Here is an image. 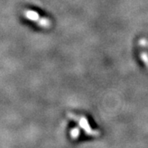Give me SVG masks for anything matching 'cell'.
I'll return each mask as SVG.
<instances>
[{
    "instance_id": "obj_1",
    "label": "cell",
    "mask_w": 148,
    "mask_h": 148,
    "mask_svg": "<svg viewBox=\"0 0 148 148\" xmlns=\"http://www.w3.org/2000/svg\"><path fill=\"white\" fill-rule=\"evenodd\" d=\"M69 120L73 126L70 127L71 132L75 134L76 138L82 133L86 136H97L100 132L98 128L93 124V122L89 117L83 114L77 113H69Z\"/></svg>"
},
{
    "instance_id": "obj_3",
    "label": "cell",
    "mask_w": 148,
    "mask_h": 148,
    "mask_svg": "<svg viewBox=\"0 0 148 148\" xmlns=\"http://www.w3.org/2000/svg\"><path fill=\"white\" fill-rule=\"evenodd\" d=\"M136 55L143 68L148 71V36L140 37L138 40Z\"/></svg>"
},
{
    "instance_id": "obj_2",
    "label": "cell",
    "mask_w": 148,
    "mask_h": 148,
    "mask_svg": "<svg viewBox=\"0 0 148 148\" xmlns=\"http://www.w3.org/2000/svg\"><path fill=\"white\" fill-rule=\"evenodd\" d=\"M23 16L27 21L42 30H49L53 27L52 19L37 9L27 8L24 11Z\"/></svg>"
}]
</instances>
